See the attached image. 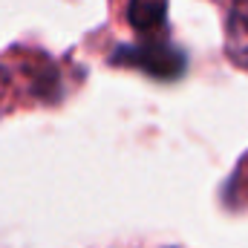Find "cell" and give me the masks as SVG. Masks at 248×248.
Masks as SVG:
<instances>
[{"instance_id":"obj_2","label":"cell","mask_w":248,"mask_h":248,"mask_svg":"<svg viewBox=\"0 0 248 248\" xmlns=\"http://www.w3.org/2000/svg\"><path fill=\"white\" fill-rule=\"evenodd\" d=\"M165 17H168V0H130L127 6V20L139 32L162 29Z\"/></svg>"},{"instance_id":"obj_3","label":"cell","mask_w":248,"mask_h":248,"mask_svg":"<svg viewBox=\"0 0 248 248\" xmlns=\"http://www.w3.org/2000/svg\"><path fill=\"white\" fill-rule=\"evenodd\" d=\"M139 63L144 69H150L153 75H176L182 69V55H176L173 49L168 46H159V44H147L139 49Z\"/></svg>"},{"instance_id":"obj_1","label":"cell","mask_w":248,"mask_h":248,"mask_svg":"<svg viewBox=\"0 0 248 248\" xmlns=\"http://www.w3.org/2000/svg\"><path fill=\"white\" fill-rule=\"evenodd\" d=\"M225 52L240 69H248V0H237L228 15Z\"/></svg>"}]
</instances>
